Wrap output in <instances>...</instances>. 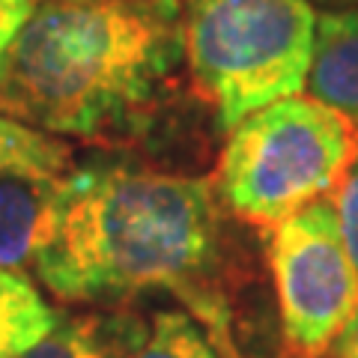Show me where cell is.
<instances>
[{
    "instance_id": "6da1fadb",
    "label": "cell",
    "mask_w": 358,
    "mask_h": 358,
    "mask_svg": "<svg viewBox=\"0 0 358 358\" xmlns=\"http://www.w3.org/2000/svg\"><path fill=\"white\" fill-rule=\"evenodd\" d=\"M179 54V0L39 3L0 60V117L99 138L152 102Z\"/></svg>"
},
{
    "instance_id": "7a4b0ae2",
    "label": "cell",
    "mask_w": 358,
    "mask_h": 358,
    "mask_svg": "<svg viewBox=\"0 0 358 358\" xmlns=\"http://www.w3.org/2000/svg\"><path fill=\"white\" fill-rule=\"evenodd\" d=\"M215 245L218 209L206 179L96 167L66 179L33 272L63 301H120L147 289L192 299Z\"/></svg>"
},
{
    "instance_id": "3957f363",
    "label": "cell",
    "mask_w": 358,
    "mask_h": 358,
    "mask_svg": "<svg viewBox=\"0 0 358 358\" xmlns=\"http://www.w3.org/2000/svg\"><path fill=\"white\" fill-rule=\"evenodd\" d=\"M182 42L224 129L296 96L317 36L310 0H179Z\"/></svg>"
},
{
    "instance_id": "277c9868",
    "label": "cell",
    "mask_w": 358,
    "mask_h": 358,
    "mask_svg": "<svg viewBox=\"0 0 358 358\" xmlns=\"http://www.w3.org/2000/svg\"><path fill=\"white\" fill-rule=\"evenodd\" d=\"M355 152V120L313 96H289L230 129L215 188L239 218L278 227L338 188Z\"/></svg>"
},
{
    "instance_id": "5b68a950",
    "label": "cell",
    "mask_w": 358,
    "mask_h": 358,
    "mask_svg": "<svg viewBox=\"0 0 358 358\" xmlns=\"http://www.w3.org/2000/svg\"><path fill=\"white\" fill-rule=\"evenodd\" d=\"M268 263L287 346L308 358L322 355L358 310V268L334 206L317 200L278 224Z\"/></svg>"
},
{
    "instance_id": "8992f818",
    "label": "cell",
    "mask_w": 358,
    "mask_h": 358,
    "mask_svg": "<svg viewBox=\"0 0 358 358\" xmlns=\"http://www.w3.org/2000/svg\"><path fill=\"white\" fill-rule=\"evenodd\" d=\"M69 173H0V268L24 272L51 236Z\"/></svg>"
},
{
    "instance_id": "52a82bcc",
    "label": "cell",
    "mask_w": 358,
    "mask_h": 358,
    "mask_svg": "<svg viewBox=\"0 0 358 358\" xmlns=\"http://www.w3.org/2000/svg\"><path fill=\"white\" fill-rule=\"evenodd\" d=\"M308 90L317 102L358 120V6L317 18Z\"/></svg>"
},
{
    "instance_id": "ba28073f",
    "label": "cell",
    "mask_w": 358,
    "mask_h": 358,
    "mask_svg": "<svg viewBox=\"0 0 358 358\" xmlns=\"http://www.w3.org/2000/svg\"><path fill=\"white\" fill-rule=\"evenodd\" d=\"M143 331L147 329L120 320H69L57 322L33 350L18 358H129Z\"/></svg>"
},
{
    "instance_id": "9c48e42d",
    "label": "cell",
    "mask_w": 358,
    "mask_h": 358,
    "mask_svg": "<svg viewBox=\"0 0 358 358\" xmlns=\"http://www.w3.org/2000/svg\"><path fill=\"white\" fill-rule=\"evenodd\" d=\"M57 326L24 272L0 268V358H18Z\"/></svg>"
},
{
    "instance_id": "30bf717a",
    "label": "cell",
    "mask_w": 358,
    "mask_h": 358,
    "mask_svg": "<svg viewBox=\"0 0 358 358\" xmlns=\"http://www.w3.org/2000/svg\"><path fill=\"white\" fill-rule=\"evenodd\" d=\"M129 358H221V352L203 322L182 310H162L131 346Z\"/></svg>"
},
{
    "instance_id": "8fae6325",
    "label": "cell",
    "mask_w": 358,
    "mask_h": 358,
    "mask_svg": "<svg viewBox=\"0 0 358 358\" xmlns=\"http://www.w3.org/2000/svg\"><path fill=\"white\" fill-rule=\"evenodd\" d=\"M69 150L60 141L24 122L0 117V173L6 171H42L66 173Z\"/></svg>"
},
{
    "instance_id": "7c38bea8",
    "label": "cell",
    "mask_w": 358,
    "mask_h": 358,
    "mask_svg": "<svg viewBox=\"0 0 358 358\" xmlns=\"http://www.w3.org/2000/svg\"><path fill=\"white\" fill-rule=\"evenodd\" d=\"M334 212H338V224L346 242V251H350L352 263L358 268V152L346 171L343 182L338 185V200H334Z\"/></svg>"
},
{
    "instance_id": "4fadbf2b",
    "label": "cell",
    "mask_w": 358,
    "mask_h": 358,
    "mask_svg": "<svg viewBox=\"0 0 358 358\" xmlns=\"http://www.w3.org/2000/svg\"><path fill=\"white\" fill-rule=\"evenodd\" d=\"M192 308H194L197 317L203 320V326L212 334V341H215L221 358H245V352L233 343V334H230L233 326H230V313L224 308V301L212 299V296H194Z\"/></svg>"
},
{
    "instance_id": "5bb4252c",
    "label": "cell",
    "mask_w": 358,
    "mask_h": 358,
    "mask_svg": "<svg viewBox=\"0 0 358 358\" xmlns=\"http://www.w3.org/2000/svg\"><path fill=\"white\" fill-rule=\"evenodd\" d=\"M36 9V0H0V60Z\"/></svg>"
},
{
    "instance_id": "9a60e30c",
    "label": "cell",
    "mask_w": 358,
    "mask_h": 358,
    "mask_svg": "<svg viewBox=\"0 0 358 358\" xmlns=\"http://www.w3.org/2000/svg\"><path fill=\"white\" fill-rule=\"evenodd\" d=\"M334 350H338V358H358V310H355V317L343 326V331L338 334Z\"/></svg>"
},
{
    "instance_id": "2e32d148",
    "label": "cell",
    "mask_w": 358,
    "mask_h": 358,
    "mask_svg": "<svg viewBox=\"0 0 358 358\" xmlns=\"http://www.w3.org/2000/svg\"><path fill=\"white\" fill-rule=\"evenodd\" d=\"M310 3H326L331 9H352L358 6V0H310Z\"/></svg>"
},
{
    "instance_id": "e0dca14e",
    "label": "cell",
    "mask_w": 358,
    "mask_h": 358,
    "mask_svg": "<svg viewBox=\"0 0 358 358\" xmlns=\"http://www.w3.org/2000/svg\"><path fill=\"white\" fill-rule=\"evenodd\" d=\"M36 3H57V0H36ZM63 3H81V0H63Z\"/></svg>"
}]
</instances>
